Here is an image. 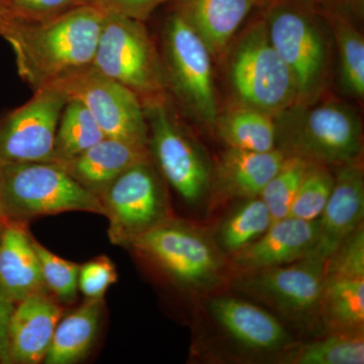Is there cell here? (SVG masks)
<instances>
[{
  "instance_id": "6da1fadb",
  "label": "cell",
  "mask_w": 364,
  "mask_h": 364,
  "mask_svg": "<svg viewBox=\"0 0 364 364\" xmlns=\"http://www.w3.org/2000/svg\"><path fill=\"white\" fill-rule=\"evenodd\" d=\"M105 14L86 4L51 20L16 18L2 38L13 49L21 77L35 90L91 65Z\"/></svg>"
},
{
  "instance_id": "7a4b0ae2",
  "label": "cell",
  "mask_w": 364,
  "mask_h": 364,
  "mask_svg": "<svg viewBox=\"0 0 364 364\" xmlns=\"http://www.w3.org/2000/svg\"><path fill=\"white\" fill-rule=\"evenodd\" d=\"M274 119L277 148L287 156L328 167L363 156L360 114L343 100L321 97L311 104H296Z\"/></svg>"
},
{
  "instance_id": "3957f363",
  "label": "cell",
  "mask_w": 364,
  "mask_h": 364,
  "mask_svg": "<svg viewBox=\"0 0 364 364\" xmlns=\"http://www.w3.org/2000/svg\"><path fill=\"white\" fill-rule=\"evenodd\" d=\"M222 61L234 102L273 117L296 104L293 76L273 47L260 9L232 41Z\"/></svg>"
},
{
  "instance_id": "277c9868",
  "label": "cell",
  "mask_w": 364,
  "mask_h": 364,
  "mask_svg": "<svg viewBox=\"0 0 364 364\" xmlns=\"http://www.w3.org/2000/svg\"><path fill=\"white\" fill-rule=\"evenodd\" d=\"M260 11L273 47L293 76L296 104L316 102L324 95L331 68L324 18L291 0H269Z\"/></svg>"
},
{
  "instance_id": "5b68a950",
  "label": "cell",
  "mask_w": 364,
  "mask_h": 364,
  "mask_svg": "<svg viewBox=\"0 0 364 364\" xmlns=\"http://www.w3.org/2000/svg\"><path fill=\"white\" fill-rule=\"evenodd\" d=\"M160 55L167 95L191 119L213 130L220 112L214 58L174 7L163 25Z\"/></svg>"
},
{
  "instance_id": "8992f818",
  "label": "cell",
  "mask_w": 364,
  "mask_h": 364,
  "mask_svg": "<svg viewBox=\"0 0 364 364\" xmlns=\"http://www.w3.org/2000/svg\"><path fill=\"white\" fill-rule=\"evenodd\" d=\"M148 150L158 171L188 205L210 198L213 164L176 114L168 95L142 102Z\"/></svg>"
},
{
  "instance_id": "52a82bcc",
  "label": "cell",
  "mask_w": 364,
  "mask_h": 364,
  "mask_svg": "<svg viewBox=\"0 0 364 364\" xmlns=\"http://www.w3.org/2000/svg\"><path fill=\"white\" fill-rule=\"evenodd\" d=\"M4 214L25 223L41 215L87 212L105 215L100 198L54 162L0 163Z\"/></svg>"
},
{
  "instance_id": "ba28073f",
  "label": "cell",
  "mask_w": 364,
  "mask_h": 364,
  "mask_svg": "<svg viewBox=\"0 0 364 364\" xmlns=\"http://www.w3.org/2000/svg\"><path fill=\"white\" fill-rule=\"evenodd\" d=\"M129 247L188 291H210L224 277L225 255L213 237L172 218L136 237Z\"/></svg>"
},
{
  "instance_id": "9c48e42d",
  "label": "cell",
  "mask_w": 364,
  "mask_h": 364,
  "mask_svg": "<svg viewBox=\"0 0 364 364\" xmlns=\"http://www.w3.org/2000/svg\"><path fill=\"white\" fill-rule=\"evenodd\" d=\"M91 65L142 102L167 95L161 55L143 21L105 13Z\"/></svg>"
},
{
  "instance_id": "30bf717a",
  "label": "cell",
  "mask_w": 364,
  "mask_h": 364,
  "mask_svg": "<svg viewBox=\"0 0 364 364\" xmlns=\"http://www.w3.org/2000/svg\"><path fill=\"white\" fill-rule=\"evenodd\" d=\"M98 198L109 219V239L123 247L171 218L161 176L151 158L126 170Z\"/></svg>"
},
{
  "instance_id": "8fae6325",
  "label": "cell",
  "mask_w": 364,
  "mask_h": 364,
  "mask_svg": "<svg viewBox=\"0 0 364 364\" xmlns=\"http://www.w3.org/2000/svg\"><path fill=\"white\" fill-rule=\"evenodd\" d=\"M50 85L85 105L105 136L148 148L142 100L126 86L92 65L69 72Z\"/></svg>"
},
{
  "instance_id": "7c38bea8",
  "label": "cell",
  "mask_w": 364,
  "mask_h": 364,
  "mask_svg": "<svg viewBox=\"0 0 364 364\" xmlns=\"http://www.w3.org/2000/svg\"><path fill=\"white\" fill-rule=\"evenodd\" d=\"M325 270L326 261L309 255L291 264L244 272L234 286L289 320L310 324L318 320Z\"/></svg>"
},
{
  "instance_id": "4fadbf2b",
  "label": "cell",
  "mask_w": 364,
  "mask_h": 364,
  "mask_svg": "<svg viewBox=\"0 0 364 364\" xmlns=\"http://www.w3.org/2000/svg\"><path fill=\"white\" fill-rule=\"evenodd\" d=\"M67 100L57 86H41L26 104L0 116V163L53 162Z\"/></svg>"
},
{
  "instance_id": "5bb4252c",
  "label": "cell",
  "mask_w": 364,
  "mask_h": 364,
  "mask_svg": "<svg viewBox=\"0 0 364 364\" xmlns=\"http://www.w3.org/2000/svg\"><path fill=\"white\" fill-rule=\"evenodd\" d=\"M208 312L228 338L255 353L287 351L293 338L279 320L264 309L235 296H217Z\"/></svg>"
},
{
  "instance_id": "9a60e30c",
  "label": "cell",
  "mask_w": 364,
  "mask_h": 364,
  "mask_svg": "<svg viewBox=\"0 0 364 364\" xmlns=\"http://www.w3.org/2000/svg\"><path fill=\"white\" fill-rule=\"evenodd\" d=\"M363 218L364 173L358 159L336 167L331 196L318 218L317 242L309 255L327 261L346 237L363 226Z\"/></svg>"
},
{
  "instance_id": "2e32d148",
  "label": "cell",
  "mask_w": 364,
  "mask_h": 364,
  "mask_svg": "<svg viewBox=\"0 0 364 364\" xmlns=\"http://www.w3.org/2000/svg\"><path fill=\"white\" fill-rule=\"evenodd\" d=\"M287 157L279 149L255 152L228 147L213 164L210 198L225 203L260 196Z\"/></svg>"
},
{
  "instance_id": "e0dca14e",
  "label": "cell",
  "mask_w": 364,
  "mask_h": 364,
  "mask_svg": "<svg viewBox=\"0 0 364 364\" xmlns=\"http://www.w3.org/2000/svg\"><path fill=\"white\" fill-rule=\"evenodd\" d=\"M318 233V219L287 217L273 222L257 240L232 256V261L243 272L291 264L310 254Z\"/></svg>"
},
{
  "instance_id": "ac0fdd59",
  "label": "cell",
  "mask_w": 364,
  "mask_h": 364,
  "mask_svg": "<svg viewBox=\"0 0 364 364\" xmlns=\"http://www.w3.org/2000/svg\"><path fill=\"white\" fill-rule=\"evenodd\" d=\"M61 316L49 293L31 294L16 304L9 328L11 363L44 361Z\"/></svg>"
},
{
  "instance_id": "d6986e66",
  "label": "cell",
  "mask_w": 364,
  "mask_h": 364,
  "mask_svg": "<svg viewBox=\"0 0 364 364\" xmlns=\"http://www.w3.org/2000/svg\"><path fill=\"white\" fill-rule=\"evenodd\" d=\"M269 0H176L173 7L222 62L228 48L249 14Z\"/></svg>"
},
{
  "instance_id": "ffe728a7",
  "label": "cell",
  "mask_w": 364,
  "mask_h": 364,
  "mask_svg": "<svg viewBox=\"0 0 364 364\" xmlns=\"http://www.w3.org/2000/svg\"><path fill=\"white\" fill-rule=\"evenodd\" d=\"M149 158L147 147L105 136L78 156L57 164L80 186L100 196L126 170Z\"/></svg>"
},
{
  "instance_id": "44dd1931",
  "label": "cell",
  "mask_w": 364,
  "mask_h": 364,
  "mask_svg": "<svg viewBox=\"0 0 364 364\" xmlns=\"http://www.w3.org/2000/svg\"><path fill=\"white\" fill-rule=\"evenodd\" d=\"M0 287L14 303L38 293H49L40 261L25 224L9 221L0 237Z\"/></svg>"
},
{
  "instance_id": "7402d4cb",
  "label": "cell",
  "mask_w": 364,
  "mask_h": 364,
  "mask_svg": "<svg viewBox=\"0 0 364 364\" xmlns=\"http://www.w3.org/2000/svg\"><path fill=\"white\" fill-rule=\"evenodd\" d=\"M104 314V299H87L59 321L46 354V364H72L88 355Z\"/></svg>"
},
{
  "instance_id": "603a6c76",
  "label": "cell",
  "mask_w": 364,
  "mask_h": 364,
  "mask_svg": "<svg viewBox=\"0 0 364 364\" xmlns=\"http://www.w3.org/2000/svg\"><path fill=\"white\" fill-rule=\"evenodd\" d=\"M213 130L227 147L255 152L277 149L274 117L234 100L220 107Z\"/></svg>"
},
{
  "instance_id": "cb8c5ba5",
  "label": "cell",
  "mask_w": 364,
  "mask_h": 364,
  "mask_svg": "<svg viewBox=\"0 0 364 364\" xmlns=\"http://www.w3.org/2000/svg\"><path fill=\"white\" fill-rule=\"evenodd\" d=\"M318 320L327 333H363L364 279L325 277Z\"/></svg>"
},
{
  "instance_id": "d4e9b609",
  "label": "cell",
  "mask_w": 364,
  "mask_h": 364,
  "mask_svg": "<svg viewBox=\"0 0 364 364\" xmlns=\"http://www.w3.org/2000/svg\"><path fill=\"white\" fill-rule=\"evenodd\" d=\"M336 45L339 81L342 90L352 97L364 95V38L349 14L333 11L322 16Z\"/></svg>"
},
{
  "instance_id": "484cf974",
  "label": "cell",
  "mask_w": 364,
  "mask_h": 364,
  "mask_svg": "<svg viewBox=\"0 0 364 364\" xmlns=\"http://www.w3.org/2000/svg\"><path fill=\"white\" fill-rule=\"evenodd\" d=\"M273 221L269 210L257 198L239 200L215 229V243L224 255L233 256L267 232Z\"/></svg>"
},
{
  "instance_id": "4316f807",
  "label": "cell",
  "mask_w": 364,
  "mask_h": 364,
  "mask_svg": "<svg viewBox=\"0 0 364 364\" xmlns=\"http://www.w3.org/2000/svg\"><path fill=\"white\" fill-rule=\"evenodd\" d=\"M105 136L85 105L78 100H68L57 127L53 162H65L78 156Z\"/></svg>"
},
{
  "instance_id": "83f0119b",
  "label": "cell",
  "mask_w": 364,
  "mask_h": 364,
  "mask_svg": "<svg viewBox=\"0 0 364 364\" xmlns=\"http://www.w3.org/2000/svg\"><path fill=\"white\" fill-rule=\"evenodd\" d=\"M287 363L363 364V333L330 332L296 349H289Z\"/></svg>"
},
{
  "instance_id": "f1b7e54d",
  "label": "cell",
  "mask_w": 364,
  "mask_h": 364,
  "mask_svg": "<svg viewBox=\"0 0 364 364\" xmlns=\"http://www.w3.org/2000/svg\"><path fill=\"white\" fill-rule=\"evenodd\" d=\"M313 163L287 156L282 168L267 182L259 198L267 205L272 221L289 217L291 203Z\"/></svg>"
},
{
  "instance_id": "f546056e",
  "label": "cell",
  "mask_w": 364,
  "mask_h": 364,
  "mask_svg": "<svg viewBox=\"0 0 364 364\" xmlns=\"http://www.w3.org/2000/svg\"><path fill=\"white\" fill-rule=\"evenodd\" d=\"M334 174L330 167L313 164L294 196L289 217L315 221L322 215L331 196Z\"/></svg>"
},
{
  "instance_id": "4dcf8cb0",
  "label": "cell",
  "mask_w": 364,
  "mask_h": 364,
  "mask_svg": "<svg viewBox=\"0 0 364 364\" xmlns=\"http://www.w3.org/2000/svg\"><path fill=\"white\" fill-rule=\"evenodd\" d=\"M33 247L40 261L41 272L46 287L64 303H72L77 298L78 275L80 265L55 255L41 245L33 237Z\"/></svg>"
},
{
  "instance_id": "1f68e13d",
  "label": "cell",
  "mask_w": 364,
  "mask_h": 364,
  "mask_svg": "<svg viewBox=\"0 0 364 364\" xmlns=\"http://www.w3.org/2000/svg\"><path fill=\"white\" fill-rule=\"evenodd\" d=\"M325 277L364 279L363 225L346 237L326 261Z\"/></svg>"
},
{
  "instance_id": "d6a6232c",
  "label": "cell",
  "mask_w": 364,
  "mask_h": 364,
  "mask_svg": "<svg viewBox=\"0 0 364 364\" xmlns=\"http://www.w3.org/2000/svg\"><path fill=\"white\" fill-rule=\"evenodd\" d=\"M117 279L114 263L107 256H100L79 268L78 289L87 299H102Z\"/></svg>"
},
{
  "instance_id": "836d02e7",
  "label": "cell",
  "mask_w": 364,
  "mask_h": 364,
  "mask_svg": "<svg viewBox=\"0 0 364 364\" xmlns=\"http://www.w3.org/2000/svg\"><path fill=\"white\" fill-rule=\"evenodd\" d=\"M20 18L31 21L51 20L77 7L90 4V0H7Z\"/></svg>"
},
{
  "instance_id": "e575fe53",
  "label": "cell",
  "mask_w": 364,
  "mask_h": 364,
  "mask_svg": "<svg viewBox=\"0 0 364 364\" xmlns=\"http://www.w3.org/2000/svg\"><path fill=\"white\" fill-rule=\"evenodd\" d=\"M176 0H90V4L107 14H117L124 18L145 23L152 14L167 2Z\"/></svg>"
},
{
  "instance_id": "d590c367",
  "label": "cell",
  "mask_w": 364,
  "mask_h": 364,
  "mask_svg": "<svg viewBox=\"0 0 364 364\" xmlns=\"http://www.w3.org/2000/svg\"><path fill=\"white\" fill-rule=\"evenodd\" d=\"M324 16L333 11L351 14L360 20L363 13L364 0H291Z\"/></svg>"
},
{
  "instance_id": "8d00e7d4",
  "label": "cell",
  "mask_w": 364,
  "mask_h": 364,
  "mask_svg": "<svg viewBox=\"0 0 364 364\" xmlns=\"http://www.w3.org/2000/svg\"><path fill=\"white\" fill-rule=\"evenodd\" d=\"M16 305L0 287V363H11L9 328Z\"/></svg>"
},
{
  "instance_id": "74e56055",
  "label": "cell",
  "mask_w": 364,
  "mask_h": 364,
  "mask_svg": "<svg viewBox=\"0 0 364 364\" xmlns=\"http://www.w3.org/2000/svg\"><path fill=\"white\" fill-rule=\"evenodd\" d=\"M20 16L14 11L7 0H0V38H2L7 28Z\"/></svg>"
},
{
  "instance_id": "f35d334b",
  "label": "cell",
  "mask_w": 364,
  "mask_h": 364,
  "mask_svg": "<svg viewBox=\"0 0 364 364\" xmlns=\"http://www.w3.org/2000/svg\"><path fill=\"white\" fill-rule=\"evenodd\" d=\"M7 221H9V220H7L6 214H4V196H2L1 176H0V222Z\"/></svg>"
},
{
  "instance_id": "ab89813d",
  "label": "cell",
  "mask_w": 364,
  "mask_h": 364,
  "mask_svg": "<svg viewBox=\"0 0 364 364\" xmlns=\"http://www.w3.org/2000/svg\"><path fill=\"white\" fill-rule=\"evenodd\" d=\"M7 222H0V237H1L2 231H4V225H6Z\"/></svg>"
}]
</instances>
